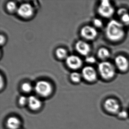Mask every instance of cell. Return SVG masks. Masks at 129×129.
I'll use <instances>...</instances> for the list:
<instances>
[{
    "label": "cell",
    "mask_w": 129,
    "mask_h": 129,
    "mask_svg": "<svg viewBox=\"0 0 129 129\" xmlns=\"http://www.w3.org/2000/svg\"><path fill=\"white\" fill-rule=\"evenodd\" d=\"M115 67L121 72H126L129 68V62L124 56L119 55L115 59Z\"/></svg>",
    "instance_id": "cell-9"
},
{
    "label": "cell",
    "mask_w": 129,
    "mask_h": 129,
    "mask_svg": "<svg viewBox=\"0 0 129 129\" xmlns=\"http://www.w3.org/2000/svg\"><path fill=\"white\" fill-rule=\"evenodd\" d=\"M28 105L30 108L34 111L38 110L42 105V101L35 96H30L28 98Z\"/></svg>",
    "instance_id": "cell-12"
},
{
    "label": "cell",
    "mask_w": 129,
    "mask_h": 129,
    "mask_svg": "<svg viewBox=\"0 0 129 129\" xmlns=\"http://www.w3.org/2000/svg\"><path fill=\"white\" fill-rule=\"evenodd\" d=\"M19 103L21 106H24L27 104H28V98L24 96H20L19 99Z\"/></svg>",
    "instance_id": "cell-20"
},
{
    "label": "cell",
    "mask_w": 129,
    "mask_h": 129,
    "mask_svg": "<svg viewBox=\"0 0 129 129\" xmlns=\"http://www.w3.org/2000/svg\"><path fill=\"white\" fill-rule=\"evenodd\" d=\"M98 11L99 14L102 17L109 18L114 14L115 9L109 1L104 0L101 1L100 4Z\"/></svg>",
    "instance_id": "cell-3"
},
{
    "label": "cell",
    "mask_w": 129,
    "mask_h": 129,
    "mask_svg": "<svg viewBox=\"0 0 129 129\" xmlns=\"http://www.w3.org/2000/svg\"><path fill=\"white\" fill-rule=\"evenodd\" d=\"M105 32L108 40L113 42L119 41L125 35L123 24L116 20H112L108 23Z\"/></svg>",
    "instance_id": "cell-1"
},
{
    "label": "cell",
    "mask_w": 129,
    "mask_h": 129,
    "mask_svg": "<svg viewBox=\"0 0 129 129\" xmlns=\"http://www.w3.org/2000/svg\"><path fill=\"white\" fill-rule=\"evenodd\" d=\"M19 16L23 18H29L33 16L34 12L33 7L29 3H23L18 8L17 10Z\"/></svg>",
    "instance_id": "cell-5"
},
{
    "label": "cell",
    "mask_w": 129,
    "mask_h": 129,
    "mask_svg": "<svg viewBox=\"0 0 129 129\" xmlns=\"http://www.w3.org/2000/svg\"><path fill=\"white\" fill-rule=\"evenodd\" d=\"M70 78L72 82L75 83H78L80 82L81 75L80 74L77 72H73L70 75Z\"/></svg>",
    "instance_id": "cell-17"
},
{
    "label": "cell",
    "mask_w": 129,
    "mask_h": 129,
    "mask_svg": "<svg viewBox=\"0 0 129 129\" xmlns=\"http://www.w3.org/2000/svg\"><path fill=\"white\" fill-rule=\"evenodd\" d=\"M67 65L73 70H77L82 66V61L80 58L76 55H71L66 59Z\"/></svg>",
    "instance_id": "cell-8"
},
{
    "label": "cell",
    "mask_w": 129,
    "mask_h": 129,
    "mask_svg": "<svg viewBox=\"0 0 129 129\" xmlns=\"http://www.w3.org/2000/svg\"><path fill=\"white\" fill-rule=\"evenodd\" d=\"M98 33L96 28L90 26H83L81 30V35L84 39L88 40H92L98 36Z\"/></svg>",
    "instance_id": "cell-6"
},
{
    "label": "cell",
    "mask_w": 129,
    "mask_h": 129,
    "mask_svg": "<svg viewBox=\"0 0 129 129\" xmlns=\"http://www.w3.org/2000/svg\"><path fill=\"white\" fill-rule=\"evenodd\" d=\"M35 90L37 94L42 97L50 96L52 91V87L49 82L46 81H39L36 83Z\"/></svg>",
    "instance_id": "cell-4"
},
{
    "label": "cell",
    "mask_w": 129,
    "mask_h": 129,
    "mask_svg": "<svg viewBox=\"0 0 129 129\" xmlns=\"http://www.w3.org/2000/svg\"><path fill=\"white\" fill-rule=\"evenodd\" d=\"M1 39H0V42H1V45H2L3 44L5 43V37L2 35H1Z\"/></svg>",
    "instance_id": "cell-24"
},
{
    "label": "cell",
    "mask_w": 129,
    "mask_h": 129,
    "mask_svg": "<svg viewBox=\"0 0 129 129\" xmlns=\"http://www.w3.org/2000/svg\"><path fill=\"white\" fill-rule=\"evenodd\" d=\"M97 55L99 59L105 60L110 57V52L108 49L105 48H101L98 49Z\"/></svg>",
    "instance_id": "cell-15"
},
{
    "label": "cell",
    "mask_w": 129,
    "mask_h": 129,
    "mask_svg": "<svg viewBox=\"0 0 129 129\" xmlns=\"http://www.w3.org/2000/svg\"><path fill=\"white\" fill-rule=\"evenodd\" d=\"M68 52L65 49L63 48H59L56 51V55L59 59H63L67 58Z\"/></svg>",
    "instance_id": "cell-16"
},
{
    "label": "cell",
    "mask_w": 129,
    "mask_h": 129,
    "mask_svg": "<svg viewBox=\"0 0 129 129\" xmlns=\"http://www.w3.org/2000/svg\"><path fill=\"white\" fill-rule=\"evenodd\" d=\"M82 76L88 82H92L97 79V73L92 67L86 66L82 69Z\"/></svg>",
    "instance_id": "cell-7"
},
{
    "label": "cell",
    "mask_w": 129,
    "mask_h": 129,
    "mask_svg": "<svg viewBox=\"0 0 129 129\" xmlns=\"http://www.w3.org/2000/svg\"><path fill=\"white\" fill-rule=\"evenodd\" d=\"M6 124L9 129H19L21 126V121L17 117L11 116L7 119Z\"/></svg>",
    "instance_id": "cell-13"
},
{
    "label": "cell",
    "mask_w": 129,
    "mask_h": 129,
    "mask_svg": "<svg viewBox=\"0 0 129 129\" xmlns=\"http://www.w3.org/2000/svg\"><path fill=\"white\" fill-rule=\"evenodd\" d=\"M7 10L10 12H13L16 10H17V5L15 2H8L6 5Z\"/></svg>",
    "instance_id": "cell-18"
},
{
    "label": "cell",
    "mask_w": 129,
    "mask_h": 129,
    "mask_svg": "<svg viewBox=\"0 0 129 129\" xmlns=\"http://www.w3.org/2000/svg\"><path fill=\"white\" fill-rule=\"evenodd\" d=\"M118 15L123 25H129V13L126 9L121 8L118 11Z\"/></svg>",
    "instance_id": "cell-14"
},
{
    "label": "cell",
    "mask_w": 129,
    "mask_h": 129,
    "mask_svg": "<svg viewBox=\"0 0 129 129\" xmlns=\"http://www.w3.org/2000/svg\"><path fill=\"white\" fill-rule=\"evenodd\" d=\"M86 61L87 63H93L96 62L95 58L92 56H88L86 59Z\"/></svg>",
    "instance_id": "cell-22"
},
{
    "label": "cell",
    "mask_w": 129,
    "mask_h": 129,
    "mask_svg": "<svg viewBox=\"0 0 129 129\" xmlns=\"http://www.w3.org/2000/svg\"><path fill=\"white\" fill-rule=\"evenodd\" d=\"M21 89L24 92L28 93L30 92V91L32 90V86L29 83L24 82L22 85Z\"/></svg>",
    "instance_id": "cell-19"
},
{
    "label": "cell",
    "mask_w": 129,
    "mask_h": 129,
    "mask_svg": "<svg viewBox=\"0 0 129 129\" xmlns=\"http://www.w3.org/2000/svg\"><path fill=\"white\" fill-rule=\"evenodd\" d=\"M75 49L78 52L83 56H87L90 52L91 48L89 44L85 41L79 40L75 44Z\"/></svg>",
    "instance_id": "cell-11"
},
{
    "label": "cell",
    "mask_w": 129,
    "mask_h": 129,
    "mask_svg": "<svg viewBox=\"0 0 129 129\" xmlns=\"http://www.w3.org/2000/svg\"><path fill=\"white\" fill-rule=\"evenodd\" d=\"M104 107L107 111L111 113H116L119 110V105L116 100L109 98L104 103Z\"/></svg>",
    "instance_id": "cell-10"
},
{
    "label": "cell",
    "mask_w": 129,
    "mask_h": 129,
    "mask_svg": "<svg viewBox=\"0 0 129 129\" xmlns=\"http://www.w3.org/2000/svg\"><path fill=\"white\" fill-rule=\"evenodd\" d=\"M98 72L101 77L105 80L113 78L115 75V67L108 61H103L98 65Z\"/></svg>",
    "instance_id": "cell-2"
},
{
    "label": "cell",
    "mask_w": 129,
    "mask_h": 129,
    "mask_svg": "<svg viewBox=\"0 0 129 129\" xmlns=\"http://www.w3.org/2000/svg\"><path fill=\"white\" fill-rule=\"evenodd\" d=\"M93 23L94 26L97 28H101L103 26V22L99 19H95L93 20Z\"/></svg>",
    "instance_id": "cell-21"
},
{
    "label": "cell",
    "mask_w": 129,
    "mask_h": 129,
    "mask_svg": "<svg viewBox=\"0 0 129 129\" xmlns=\"http://www.w3.org/2000/svg\"><path fill=\"white\" fill-rule=\"evenodd\" d=\"M118 116L119 117L122 118V119H125L127 117V112L125 111H122L118 113Z\"/></svg>",
    "instance_id": "cell-23"
}]
</instances>
